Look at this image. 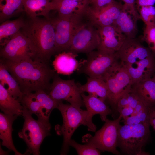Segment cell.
Wrapping results in <instances>:
<instances>
[{
  "label": "cell",
  "mask_w": 155,
  "mask_h": 155,
  "mask_svg": "<svg viewBox=\"0 0 155 155\" xmlns=\"http://www.w3.org/2000/svg\"><path fill=\"white\" fill-rule=\"evenodd\" d=\"M18 82L23 94L43 90L49 94L51 81L56 73L49 64L32 59L17 62L0 58Z\"/></svg>",
  "instance_id": "cell-1"
},
{
  "label": "cell",
  "mask_w": 155,
  "mask_h": 155,
  "mask_svg": "<svg viewBox=\"0 0 155 155\" xmlns=\"http://www.w3.org/2000/svg\"><path fill=\"white\" fill-rule=\"evenodd\" d=\"M28 18L20 30L28 40L32 59L49 64L56 55L55 30L51 18Z\"/></svg>",
  "instance_id": "cell-2"
},
{
  "label": "cell",
  "mask_w": 155,
  "mask_h": 155,
  "mask_svg": "<svg viewBox=\"0 0 155 155\" xmlns=\"http://www.w3.org/2000/svg\"><path fill=\"white\" fill-rule=\"evenodd\" d=\"M117 53L132 79L133 85L152 78L155 71V55L137 39L127 38Z\"/></svg>",
  "instance_id": "cell-3"
},
{
  "label": "cell",
  "mask_w": 155,
  "mask_h": 155,
  "mask_svg": "<svg viewBox=\"0 0 155 155\" xmlns=\"http://www.w3.org/2000/svg\"><path fill=\"white\" fill-rule=\"evenodd\" d=\"M150 125L145 123L120 125L117 146L123 154L128 155H147L144 148L150 136Z\"/></svg>",
  "instance_id": "cell-4"
},
{
  "label": "cell",
  "mask_w": 155,
  "mask_h": 155,
  "mask_svg": "<svg viewBox=\"0 0 155 155\" xmlns=\"http://www.w3.org/2000/svg\"><path fill=\"white\" fill-rule=\"evenodd\" d=\"M108 89L107 98L106 102L110 106L114 119L118 116L117 104L119 99L133 85L132 79L128 71L118 61L106 73L103 77Z\"/></svg>",
  "instance_id": "cell-5"
},
{
  "label": "cell",
  "mask_w": 155,
  "mask_h": 155,
  "mask_svg": "<svg viewBox=\"0 0 155 155\" xmlns=\"http://www.w3.org/2000/svg\"><path fill=\"white\" fill-rule=\"evenodd\" d=\"M32 115L23 107L22 116L24 122L18 135L26 144L27 148L25 154L39 155L42 143L45 137L50 135L51 126L49 121L36 120Z\"/></svg>",
  "instance_id": "cell-6"
},
{
  "label": "cell",
  "mask_w": 155,
  "mask_h": 155,
  "mask_svg": "<svg viewBox=\"0 0 155 155\" xmlns=\"http://www.w3.org/2000/svg\"><path fill=\"white\" fill-rule=\"evenodd\" d=\"M57 109L62 115L63 123L61 126H57L55 129L57 134L63 136L60 154L66 155L69 151V142L76 129L81 125L86 126L88 113L87 110L77 108L70 104H64L62 100L59 102Z\"/></svg>",
  "instance_id": "cell-7"
},
{
  "label": "cell",
  "mask_w": 155,
  "mask_h": 155,
  "mask_svg": "<svg viewBox=\"0 0 155 155\" xmlns=\"http://www.w3.org/2000/svg\"><path fill=\"white\" fill-rule=\"evenodd\" d=\"M122 118L119 115L118 118L113 120L107 119L104 125L96 132L94 136L86 134L83 137L82 141L92 145L100 151L120 155L117 148L119 128Z\"/></svg>",
  "instance_id": "cell-8"
},
{
  "label": "cell",
  "mask_w": 155,
  "mask_h": 155,
  "mask_svg": "<svg viewBox=\"0 0 155 155\" xmlns=\"http://www.w3.org/2000/svg\"><path fill=\"white\" fill-rule=\"evenodd\" d=\"M87 54L86 59L77 70L79 73H84L88 77L103 78L107 71L119 59L117 53L97 49Z\"/></svg>",
  "instance_id": "cell-9"
},
{
  "label": "cell",
  "mask_w": 155,
  "mask_h": 155,
  "mask_svg": "<svg viewBox=\"0 0 155 155\" xmlns=\"http://www.w3.org/2000/svg\"><path fill=\"white\" fill-rule=\"evenodd\" d=\"M84 18V14L68 16L58 15L51 18L55 30L56 55L68 51L73 34Z\"/></svg>",
  "instance_id": "cell-10"
},
{
  "label": "cell",
  "mask_w": 155,
  "mask_h": 155,
  "mask_svg": "<svg viewBox=\"0 0 155 155\" xmlns=\"http://www.w3.org/2000/svg\"><path fill=\"white\" fill-rule=\"evenodd\" d=\"M84 18L73 34L68 52L76 54H88L97 49L100 45V38L96 27L86 17L84 20Z\"/></svg>",
  "instance_id": "cell-11"
},
{
  "label": "cell",
  "mask_w": 155,
  "mask_h": 155,
  "mask_svg": "<svg viewBox=\"0 0 155 155\" xmlns=\"http://www.w3.org/2000/svg\"><path fill=\"white\" fill-rule=\"evenodd\" d=\"M52 80L49 94L53 99L65 100L78 109L84 106L78 84L74 80L63 79L56 73Z\"/></svg>",
  "instance_id": "cell-12"
},
{
  "label": "cell",
  "mask_w": 155,
  "mask_h": 155,
  "mask_svg": "<svg viewBox=\"0 0 155 155\" xmlns=\"http://www.w3.org/2000/svg\"><path fill=\"white\" fill-rule=\"evenodd\" d=\"M0 57L15 62L32 59L28 40L20 30L4 45L0 47Z\"/></svg>",
  "instance_id": "cell-13"
},
{
  "label": "cell",
  "mask_w": 155,
  "mask_h": 155,
  "mask_svg": "<svg viewBox=\"0 0 155 155\" xmlns=\"http://www.w3.org/2000/svg\"><path fill=\"white\" fill-rule=\"evenodd\" d=\"M123 4L121 2H114L99 8L89 5L84 13L85 17L96 27L113 25L119 16Z\"/></svg>",
  "instance_id": "cell-14"
},
{
  "label": "cell",
  "mask_w": 155,
  "mask_h": 155,
  "mask_svg": "<svg viewBox=\"0 0 155 155\" xmlns=\"http://www.w3.org/2000/svg\"><path fill=\"white\" fill-rule=\"evenodd\" d=\"M81 96L84 106L88 113L86 126L88 131L95 132L96 127L92 122L93 117L95 115L99 114L102 121L105 122L107 119V115H112V109L105 102L94 95H86L82 93Z\"/></svg>",
  "instance_id": "cell-15"
},
{
  "label": "cell",
  "mask_w": 155,
  "mask_h": 155,
  "mask_svg": "<svg viewBox=\"0 0 155 155\" xmlns=\"http://www.w3.org/2000/svg\"><path fill=\"white\" fill-rule=\"evenodd\" d=\"M96 27L100 39V45L97 49L117 52L127 38L125 35L114 25Z\"/></svg>",
  "instance_id": "cell-16"
},
{
  "label": "cell",
  "mask_w": 155,
  "mask_h": 155,
  "mask_svg": "<svg viewBox=\"0 0 155 155\" xmlns=\"http://www.w3.org/2000/svg\"><path fill=\"white\" fill-rule=\"evenodd\" d=\"M140 19L137 9L124 4L113 25L117 28L127 38H135L138 31L137 22Z\"/></svg>",
  "instance_id": "cell-17"
},
{
  "label": "cell",
  "mask_w": 155,
  "mask_h": 155,
  "mask_svg": "<svg viewBox=\"0 0 155 155\" xmlns=\"http://www.w3.org/2000/svg\"><path fill=\"white\" fill-rule=\"evenodd\" d=\"M77 56L78 54L69 52L56 55L52 63L53 69L58 74L70 75L78 69L84 61L77 60Z\"/></svg>",
  "instance_id": "cell-18"
},
{
  "label": "cell",
  "mask_w": 155,
  "mask_h": 155,
  "mask_svg": "<svg viewBox=\"0 0 155 155\" xmlns=\"http://www.w3.org/2000/svg\"><path fill=\"white\" fill-rule=\"evenodd\" d=\"M17 115H8L0 113V138L1 144L9 150L13 151L16 155H22L15 148L12 137V125L17 118Z\"/></svg>",
  "instance_id": "cell-19"
},
{
  "label": "cell",
  "mask_w": 155,
  "mask_h": 155,
  "mask_svg": "<svg viewBox=\"0 0 155 155\" xmlns=\"http://www.w3.org/2000/svg\"><path fill=\"white\" fill-rule=\"evenodd\" d=\"M24 12L29 18L42 16L50 18L49 14L54 11L55 5L50 0H23Z\"/></svg>",
  "instance_id": "cell-20"
},
{
  "label": "cell",
  "mask_w": 155,
  "mask_h": 155,
  "mask_svg": "<svg viewBox=\"0 0 155 155\" xmlns=\"http://www.w3.org/2000/svg\"><path fill=\"white\" fill-rule=\"evenodd\" d=\"M54 11L58 15L68 16L74 15L83 14L89 4L87 3L73 0H53Z\"/></svg>",
  "instance_id": "cell-21"
},
{
  "label": "cell",
  "mask_w": 155,
  "mask_h": 155,
  "mask_svg": "<svg viewBox=\"0 0 155 155\" xmlns=\"http://www.w3.org/2000/svg\"><path fill=\"white\" fill-rule=\"evenodd\" d=\"M132 88L148 107L155 106V82L152 78L133 85Z\"/></svg>",
  "instance_id": "cell-22"
},
{
  "label": "cell",
  "mask_w": 155,
  "mask_h": 155,
  "mask_svg": "<svg viewBox=\"0 0 155 155\" xmlns=\"http://www.w3.org/2000/svg\"><path fill=\"white\" fill-rule=\"evenodd\" d=\"M0 108L5 114L18 116L22 115L23 106L0 83Z\"/></svg>",
  "instance_id": "cell-23"
},
{
  "label": "cell",
  "mask_w": 155,
  "mask_h": 155,
  "mask_svg": "<svg viewBox=\"0 0 155 155\" xmlns=\"http://www.w3.org/2000/svg\"><path fill=\"white\" fill-rule=\"evenodd\" d=\"M81 93L87 92L94 95L106 102L108 95L106 84L103 78L88 77L86 83L83 85L78 84Z\"/></svg>",
  "instance_id": "cell-24"
},
{
  "label": "cell",
  "mask_w": 155,
  "mask_h": 155,
  "mask_svg": "<svg viewBox=\"0 0 155 155\" xmlns=\"http://www.w3.org/2000/svg\"><path fill=\"white\" fill-rule=\"evenodd\" d=\"M25 20L22 16L13 20H6L0 25V44H6L23 27Z\"/></svg>",
  "instance_id": "cell-25"
},
{
  "label": "cell",
  "mask_w": 155,
  "mask_h": 155,
  "mask_svg": "<svg viewBox=\"0 0 155 155\" xmlns=\"http://www.w3.org/2000/svg\"><path fill=\"white\" fill-rule=\"evenodd\" d=\"M23 107L32 114L36 115L38 119L49 121L50 115L42 107L36 98L34 93L23 94L19 101Z\"/></svg>",
  "instance_id": "cell-26"
},
{
  "label": "cell",
  "mask_w": 155,
  "mask_h": 155,
  "mask_svg": "<svg viewBox=\"0 0 155 155\" xmlns=\"http://www.w3.org/2000/svg\"><path fill=\"white\" fill-rule=\"evenodd\" d=\"M24 12L23 0H0V22Z\"/></svg>",
  "instance_id": "cell-27"
},
{
  "label": "cell",
  "mask_w": 155,
  "mask_h": 155,
  "mask_svg": "<svg viewBox=\"0 0 155 155\" xmlns=\"http://www.w3.org/2000/svg\"><path fill=\"white\" fill-rule=\"evenodd\" d=\"M0 81L2 85L7 86L8 92L19 102L23 93L21 91L17 81L8 71L5 65L0 61Z\"/></svg>",
  "instance_id": "cell-28"
},
{
  "label": "cell",
  "mask_w": 155,
  "mask_h": 155,
  "mask_svg": "<svg viewBox=\"0 0 155 155\" xmlns=\"http://www.w3.org/2000/svg\"><path fill=\"white\" fill-rule=\"evenodd\" d=\"M38 102L45 110L47 113L50 115L52 111L57 108L59 102L53 99L44 90H39L34 92Z\"/></svg>",
  "instance_id": "cell-29"
},
{
  "label": "cell",
  "mask_w": 155,
  "mask_h": 155,
  "mask_svg": "<svg viewBox=\"0 0 155 155\" xmlns=\"http://www.w3.org/2000/svg\"><path fill=\"white\" fill-rule=\"evenodd\" d=\"M140 18L146 25L155 24V7L153 6L137 7Z\"/></svg>",
  "instance_id": "cell-30"
},
{
  "label": "cell",
  "mask_w": 155,
  "mask_h": 155,
  "mask_svg": "<svg viewBox=\"0 0 155 155\" xmlns=\"http://www.w3.org/2000/svg\"><path fill=\"white\" fill-rule=\"evenodd\" d=\"M121 121L125 125H131L140 123L150 125L149 107L146 108L136 115L123 119Z\"/></svg>",
  "instance_id": "cell-31"
},
{
  "label": "cell",
  "mask_w": 155,
  "mask_h": 155,
  "mask_svg": "<svg viewBox=\"0 0 155 155\" xmlns=\"http://www.w3.org/2000/svg\"><path fill=\"white\" fill-rule=\"evenodd\" d=\"M69 145L74 148L79 155L101 154L100 150L89 144H81L71 139L69 142Z\"/></svg>",
  "instance_id": "cell-32"
},
{
  "label": "cell",
  "mask_w": 155,
  "mask_h": 155,
  "mask_svg": "<svg viewBox=\"0 0 155 155\" xmlns=\"http://www.w3.org/2000/svg\"><path fill=\"white\" fill-rule=\"evenodd\" d=\"M141 39L147 44L148 47L155 55V24L146 25Z\"/></svg>",
  "instance_id": "cell-33"
},
{
  "label": "cell",
  "mask_w": 155,
  "mask_h": 155,
  "mask_svg": "<svg viewBox=\"0 0 155 155\" xmlns=\"http://www.w3.org/2000/svg\"><path fill=\"white\" fill-rule=\"evenodd\" d=\"M115 0H91L89 5L94 8H99L110 4Z\"/></svg>",
  "instance_id": "cell-34"
},
{
  "label": "cell",
  "mask_w": 155,
  "mask_h": 155,
  "mask_svg": "<svg viewBox=\"0 0 155 155\" xmlns=\"http://www.w3.org/2000/svg\"><path fill=\"white\" fill-rule=\"evenodd\" d=\"M133 111V109L129 106L123 108L118 111L119 115L123 119L126 118L132 115Z\"/></svg>",
  "instance_id": "cell-35"
},
{
  "label": "cell",
  "mask_w": 155,
  "mask_h": 155,
  "mask_svg": "<svg viewBox=\"0 0 155 155\" xmlns=\"http://www.w3.org/2000/svg\"><path fill=\"white\" fill-rule=\"evenodd\" d=\"M155 3V0H136L135 5L137 7L143 6H153Z\"/></svg>",
  "instance_id": "cell-36"
},
{
  "label": "cell",
  "mask_w": 155,
  "mask_h": 155,
  "mask_svg": "<svg viewBox=\"0 0 155 155\" xmlns=\"http://www.w3.org/2000/svg\"><path fill=\"white\" fill-rule=\"evenodd\" d=\"M149 108L150 124L155 131V106Z\"/></svg>",
  "instance_id": "cell-37"
},
{
  "label": "cell",
  "mask_w": 155,
  "mask_h": 155,
  "mask_svg": "<svg viewBox=\"0 0 155 155\" xmlns=\"http://www.w3.org/2000/svg\"><path fill=\"white\" fill-rule=\"evenodd\" d=\"M125 4L129 5L134 8L136 9L135 2L136 0H121Z\"/></svg>",
  "instance_id": "cell-38"
},
{
  "label": "cell",
  "mask_w": 155,
  "mask_h": 155,
  "mask_svg": "<svg viewBox=\"0 0 155 155\" xmlns=\"http://www.w3.org/2000/svg\"><path fill=\"white\" fill-rule=\"evenodd\" d=\"M8 154L7 152L3 150L0 146V155H7Z\"/></svg>",
  "instance_id": "cell-39"
},
{
  "label": "cell",
  "mask_w": 155,
  "mask_h": 155,
  "mask_svg": "<svg viewBox=\"0 0 155 155\" xmlns=\"http://www.w3.org/2000/svg\"><path fill=\"white\" fill-rule=\"evenodd\" d=\"M75 1H81L88 3L89 4L91 0H73Z\"/></svg>",
  "instance_id": "cell-40"
},
{
  "label": "cell",
  "mask_w": 155,
  "mask_h": 155,
  "mask_svg": "<svg viewBox=\"0 0 155 155\" xmlns=\"http://www.w3.org/2000/svg\"><path fill=\"white\" fill-rule=\"evenodd\" d=\"M152 79H153V80H154V82H155V71L154 73V75H153V76L152 77Z\"/></svg>",
  "instance_id": "cell-41"
},
{
  "label": "cell",
  "mask_w": 155,
  "mask_h": 155,
  "mask_svg": "<svg viewBox=\"0 0 155 155\" xmlns=\"http://www.w3.org/2000/svg\"><path fill=\"white\" fill-rule=\"evenodd\" d=\"M50 1H52V0H50Z\"/></svg>",
  "instance_id": "cell-42"
}]
</instances>
